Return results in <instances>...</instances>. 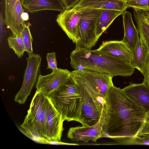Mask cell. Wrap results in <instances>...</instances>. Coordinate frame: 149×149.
Returning a JSON list of instances; mask_svg holds the SVG:
<instances>
[{
  "instance_id": "obj_6",
  "label": "cell",
  "mask_w": 149,
  "mask_h": 149,
  "mask_svg": "<svg viewBox=\"0 0 149 149\" xmlns=\"http://www.w3.org/2000/svg\"><path fill=\"white\" fill-rule=\"evenodd\" d=\"M82 15L79 24L78 40L76 47L91 49L99 39L96 27L97 21L102 10L81 9Z\"/></svg>"
},
{
  "instance_id": "obj_2",
  "label": "cell",
  "mask_w": 149,
  "mask_h": 149,
  "mask_svg": "<svg viewBox=\"0 0 149 149\" xmlns=\"http://www.w3.org/2000/svg\"><path fill=\"white\" fill-rule=\"evenodd\" d=\"M70 64L74 70L88 69L115 76H131L135 68L130 62L104 54L96 49L75 47L71 53Z\"/></svg>"
},
{
  "instance_id": "obj_3",
  "label": "cell",
  "mask_w": 149,
  "mask_h": 149,
  "mask_svg": "<svg viewBox=\"0 0 149 149\" xmlns=\"http://www.w3.org/2000/svg\"><path fill=\"white\" fill-rule=\"evenodd\" d=\"M48 97L64 120L80 123L82 96L71 76L64 84Z\"/></svg>"
},
{
  "instance_id": "obj_14",
  "label": "cell",
  "mask_w": 149,
  "mask_h": 149,
  "mask_svg": "<svg viewBox=\"0 0 149 149\" xmlns=\"http://www.w3.org/2000/svg\"><path fill=\"white\" fill-rule=\"evenodd\" d=\"M97 51L108 56L130 62L132 51L122 40H110L102 42Z\"/></svg>"
},
{
  "instance_id": "obj_28",
  "label": "cell",
  "mask_w": 149,
  "mask_h": 149,
  "mask_svg": "<svg viewBox=\"0 0 149 149\" xmlns=\"http://www.w3.org/2000/svg\"><path fill=\"white\" fill-rule=\"evenodd\" d=\"M66 9L72 8L81 0H61Z\"/></svg>"
},
{
  "instance_id": "obj_20",
  "label": "cell",
  "mask_w": 149,
  "mask_h": 149,
  "mask_svg": "<svg viewBox=\"0 0 149 149\" xmlns=\"http://www.w3.org/2000/svg\"><path fill=\"white\" fill-rule=\"evenodd\" d=\"M134 15L140 37L149 52V23L142 10L134 9Z\"/></svg>"
},
{
  "instance_id": "obj_18",
  "label": "cell",
  "mask_w": 149,
  "mask_h": 149,
  "mask_svg": "<svg viewBox=\"0 0 149 149\" xmlns=\"http://www.w3.org/2000/svg\"><path fill=\"white\" fill-rule=\"evenodd\" d=\"M149 52L140 37L136 46L132 51L130 63L143 75L145 73Z\"/></svg>"
},
{
  "instance_id": "obj_32",
  "label": "cell",
  "mask_w": 149,
  "mask_h": 149,
  "mask_svg": "<svg viewBox=\"0 0 149 149\" xmlns=\"http://www.w3.org/2000/svg\"><path fill=\"white\" fill-rule=\"evenodd\" d=\"M144 16L147 21L149 23V12L146 11H143Z\"/></svg>"
},
{
  "instance_id": "obj_4",
  "label": "cell",
  "mask_w": 149,
  "mask_h": 149,
  "mask_svg": "<svg viewBox=\"0 0 149 149\" xmlns=\"http://www.w3.org/2000/svg\"><path fill=\"white\" fill-rule=\"evenodd\" d=\"M70 76L92 97L103 105H105L108 92L113 85L112 76L108 74L88 69L74 70L71 72Z\"/></svg>"
},
{
  "instance_id": "obj_5",
  "label": "cell",
  "mask_w": 149,
  "mask_h": 149,
  "mask_svg": "<svg viewBox=\"0 0 149 149\" xmlns=\"http://www.w3.org/2000/svg\"><path fill=\"white\" fill-rule=\"evenodd\" d=\"M47 96L36 91L21 127L28 134L45 141Z\"/></svg>"
},
{
  "instance_id": "obj_8",
  "label": "cell",
  "mask_w": 149,
  "mask_h": 149,
  "mask_svg": "<svg viewBox=\"0 0 149 149\" xmlns=\"http://www.w3.org/2000/svg\"><path fill=\"white\" fill-rule=\"evenodd\" d=\"M74 81L82 96V105L80 123L83 126H93L100 119L105 105L100 103L82 86Z\"/></svg>"
},
{
  "instance_id": "obj_17",
  "label": "cell",
  "mask_w": 149,
  "mask_h": 149,
  "mask_svg": "<svg viewBox=\"0 0 149 149\" xmlns=\"http://www.w3.org/2000/svg\"><path fill=\"white\" fill-rule=\"evenodd\" d=\"M122 15L124 31L122 40L132 51L139 38V31L134 24L131 13L126 10Z\"/></svg>"
},
{
  "instance_id": "obj_26",
  "label": "cell",
  "mask_w": 149,
  "mask_h": 149,
  "mask_svg": "<svg viewBox=\"0 0 149 149\" xmlns=\"http://www.w3.org/2000/svg\"><path fill=\"white\" fill-rule=\"evenodd\" d=\"M127 142L131 144L149 145V133L137 135Z\"/></svg>"
},
{
  "instance_id": "obj_7",
  "label": "cell",
  "mask_w": 149,
  "mask_h": 149,
  "mask_svg": "<svg viewBox=\"0 0 149 149\" xmlns=\"http://www.w3.org/2000/svg\"><path fill=\"white\" fill-rule=\"evenodd\" d=\"M42 58L40 55L33 53L26 59L27 65L20 90L15 95L14 101L20 104H24L37 82L40 72Z\"/></svg>"
},
{
  "instance_id": "obj_34",
  "label": "cell",
  "mask_w": 149,
  "mask_h": 149,
  "mask_svg": "<svg viewBox=\"0 0 149 149\" xmlns=\"http://www.w3.org/2000/svg\"><path fill=\"white\" fill-rule=\"evenodd\" d=\"M146 11H148L149 12V8L148 9V10Z\"/></svg>"
},
{
  "instance_id": "obj_30",
  "label": "cell",
  "mask_w": 149,
  "mask_h": 149,
  "mask_svg": "<svg viewBox=\"0 0 149 149\" xmlns=\"http://www.w3.org/2000/svg\"><path fill=\"white\" fill-rule=\"evenodd\" d=\"M148 133H149V123L144 122L137 135Z\"/></svg>"
},
{
  "instance_id": "obj_29",
  "label": "cell",
  "mask_w": 149,
  "mask_h": 149,
  "mask_svg": "<svg viewBox=\"0 0 149 149\" xmlns=\"http://www.w3.org/2000/svg\"><path fill=\"white\" fill-rule=\"evenodd\" d=\"M143 76V82L149 86V53L148 56L146 70Z\"/></svg>"
},
{
  "instance_id": "obj_1",
  "label": "cell",
  "mask_w": 149,
  "mask_h": 149,
  "mask_svg": "<svg viewBox=\"0 0 149 149\" xmlns=\"http://www.w3.org/2000/svg\"><path fill=\"white\" fill-rule=\"evenodd\" d=\"M106 116L102 138L113 139L134 137L144 122L146 113L114 85L105 98Z\"/></svg>"
},
{
  "instance_id": "obj_10",
  "label": "cell",
  "mask_w": 149,
  "mask_h": 149,
  "mask_svg": "<svg viewBox=\"0 0 149 149\" xmlns=\"http://www.w3.org/2000/svg\"><path fill=\"white\" fill-rule=\"evenodd\" d=\"M71 72L66 69L58 68L48 74H40L37 82L36 91L49 97L64 84L70 77Z\"/></svg>"
},
{
  "instance_id": "obj_23",
  "label": "cell",
  "mask_w": 149,
  "mask_h": 149,
  "mask_svg": "<svg viewBox=\"0 0 149 149\" xmlns=\"http://www.w3.org/2000/svg\"><path fill=\"white\" fill-rule=\"evenodd\" d=\"M20 34L22 37L26 48V51L29 56L33 54L32 47L33 39L29 26L25 24Z\"/></svg>"
},
{
  "instance_id": "obj_15",
  "label": "cell",
  "mask_w": 149,
  "mask_h": 149,
  "mask_svg": "<svg viewBox=\"0 0 149 149\" xmlns=\"http://www.w3.org/2000/svg\"><path fill=\"white\" fill-rule=\"evenodd\" d=\"M71 8L110 9L123 12L127 8L124 0H81Z\"/></svg>"
},
{
  "instance_id": "obj_33",
  "label": "cell",
  "mask_w": 149,
  "mask_h": 149,
  "mask_svg": "<svg viewBox=\"0 0 149 149\" xmlns=\"http://www.w3.org/2000/svg\"><path fill=\"white\" fill-rule=\"evenodd\" d=\"M144 122L149 123V112L146 113Z\"/></svg>"
},
{
  "instance_id": "obj_16",
  "label": "cell",
  "mask_w": 149,
  "mask_h": 149,
  "mask_svg": "<svg viewBox=\"0 0 149 149\" xmlns=\"http://www.w3.org/2000/svg\"><path fill=\"white\" fill-rule=\"evenodd\" d=\"M24 9L31 13L44 10L62 12L65 8L61 0H20Z\"/></svg>"
},
{
  "instance_id": "obj_11",
  "label": "cell",
  "mask_w": 149,
  "mask_h": 149,
  "mask_svg": "<svg viewBox=\"0 0 149 149\" xmlns=\"http://www.w3.org/2000/svg\"><path fill=\"white\" fill-rule=\"evenodd\" d=\"M105 116V105L101 118L97 123L91 126H82L70 127L68 132V137L73 141L96 142L97 139L102 138Z\"/></svg>"
},
{
  "instance_id": "obj_25",
  "label": "cell",
  "mask_w": 149,
  "mask_h": 149,
  "mask_svg": "<svg viewBox=\"0 0 149 149\" xmlns=\"http://www.w3.org/2000/svg\"><path fill=\"white\" fill-rule=\"evenodd\" d=\"M127 8L147 11L149 8V0H124Z\"/></svg>"
},
{
  "instance_id": "obj_13",
  "label": "cell",
  "mask_w": 149,
  "mask_h": 149,
  "mask_svg": "<svg viewBox=\"0 0 149 149\" xmlns=\"http://www.w3.org/2000/svg\"><path fill=\"white\" fill-rule=\"evenodd\" d=\"M127 96L146 113L149 112V86L144 83H132L122 89Z\"/></svg>"
},
{
  "instance_id": "obj_9",
  "label": "cell",
  "mask_w": 149,
  "mask_h": 149,
  "mask_svg": "<svg viewBox=\"0 0 149 149\" xmlns=\"http://www.w3.org/2000/svg\"><path fill=\"white\" fill-rule=\"evenodd\" d=\"M64 121L61 114L55 107L50 98L47 97L45 141L63 145H78L77 144L67 143L61 141Z\"/></svg>"
},
{
  "instance_id": "obj_24",
  "label": "cell",
  "mask_w": 149,
  "mask_h": 149,
  "mask_svg": "<svg viewBox=\"0 0 149 149\" xmlns=\"http://www.w3.org/2000/svg\"><path fill=\"white\" fill-rule=\"evenodd\" d=\"M17 0H5V22L9 28L14 13Z\"/></svg>"
},
{
  "instance_id": "obj_12",
  "label": "cell",
  "mask_w": 149,
  "mask_h": 149,
  "mask_svg": "<svg viewBox=\"0 0 149 149\" xmlns=\"http://www.w3.org/2000/svg\"><path fill=\"white\" fill-rule=\"evenodd\" d=\"M82 13L81 9H65L58 15L56 20L69 38L75 43L78 40L79 24Z\"/></svg>"
},
{
  "instance_id": "obj_22",
  "label": "cell",
  "mask_w": 149,
  "mask_h": 149,
  "mask_svg": "<svg viewBox=\"0 0 149 149\" xmlns=\"http://www.w3.org/2000/svg\"><path fill=\"white\" fill-rule=\"evenodd\" d=\"M7 40L9 48L14 51L18 58H21L26 51V48L20 34L8 37Z\"/></svg>"
},
{
  "instance_id": "obj_31",
  "label": "cell",
  "mask_w": 149,
  "mask_h": 149,
  "mask_svg": "<svg viewBox=\"0 0 149 149\" xmlns=\"http://www.w3.org/2000/svg\"><path fill=\"white\" fill-rule=\"evenodd\" d=\"M22 18L24 21L28 20L29 18V16L28 13L26 12H23L22 15Z\"/></svg>"
},
{
  "instance_id": "obj_21",
  "label": "cell",
  "mask_w": 149,
  "mask_h": 149,
  "mask_svg": "<svg viewBox=\"0 0 149 149\" xmlns=\"http://www.w3.org/2000/svg\"><path fill=\"white\" fill-rule=\"evenodd\" d=\"M24 10L20 0H17L15 10L9 28L11 30L12 36H15L20 34L24 23L22 18V14Z\"/></svg>"
},
{
  "instance_id": "obj_27",
  "label": "cell",
  "mask_w": 149,
  "mask_h": 149,
  "mask_svg": "<svg viewBox=\"0 0 149 149\" xmlns=\"http://www.w3.org/2000/svg\"><path fill=\"white\" fill-rule=\"evenodd\" d=\"M56 53L55 52L47 53L46 59L47 63V69H50L52 70H57Z\"/></svg>"
},
{
  "instance_id": "obj_19",
  "label": "cell",
  "mask_w": 149,
  "mask_h": 149,
  "mask_svg": "<svg viewBox=\"0 0 149 149\" xmlns=\"http://www.w3.org/2000/svg\"><path fill=\"white\" fill-rule=\"evenodd\" d=\"M123 12L114 10H102L96 24V34L99 38L113 21L122 15Z\"/></svg>"
}]
</instances>
